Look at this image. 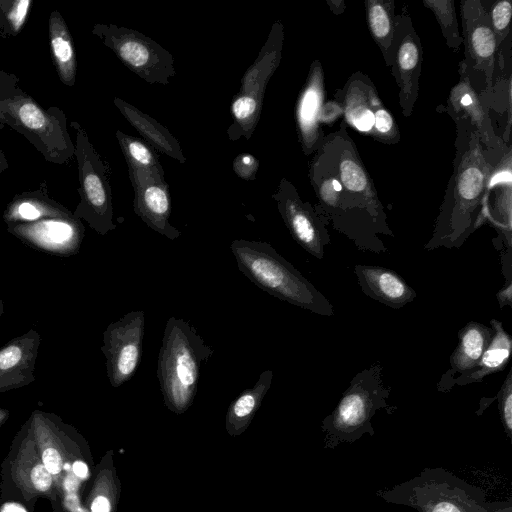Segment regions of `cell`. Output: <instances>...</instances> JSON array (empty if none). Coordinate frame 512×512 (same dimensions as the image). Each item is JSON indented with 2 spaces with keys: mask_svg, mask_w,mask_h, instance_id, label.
<instances>
[{
  "mask_svg": "<svg viewBox=\"0 0 512 512\" xmlns=\"http://www.w3.org/2000/svg\"><path fill=\"white\" fill-rule=\"evenodd\" d=\"M376 496L417 512H512V500L489 501L485 491L442 467H426L418 475Z\"/></svg>",
  "mask_w": 512,
  "mask_h": 512,
  "instance_id": "cell-1",
  "label": "cell"
},
{
  "mask_svg": "<svg viewBox=\"0 0 512 512\" xmlns=\"http://www.w3.org/2000/svg\"><path fill=\"white\" fill-rule=\"evenodd\" d=\"M230 248L238 269L260 289L315 314H335L329 300L269 243L236 239Z\"/></svg>",
  "mask_w": 512,
  "mask_h": 512,
  "instance_id": "cell-2",
  "label": "cell"
},
{
  "mask_svg": "<svg viewBox=\"0 0 512 512\" xmlns=\"http://www.w3.org/2000/svg\"><path fill=\"white\" fill-rule=\"evenodd\" d=\"M189 322L169 317L158 354L156 375L166 405L181 413L192 403L197 392L200 370L213 355Z\"/></svg>",
  "mask_w": 512,
  "mask_h": 512,
  "instance_id": "cell-3",
  "label": "cell"
},
{
  "mask_svg": "<svg viewBox=\"0 0 512 512\" xmlns=\"http://www.w3.org/2000/svg\"><path fill=\"white\" fill-rule=\"evenodd\" d=\"M391 387L383 377L379 362L358 372L333 411L321 422L324 448L335 449L341 443H354L364 434L373 437L372 419L380 410L392 414L397 407L387 402Z\"/></svg>",
  "mask_w": 512,
  "mask_h": 512,
  "instance_id": "cell-4",
  "label": "cell"
},
{
  "mask_svg": "<svg viewBox=\"0 0 512 512\" xmlns=\"http://www.w3.org/2000/svg\"><path fill=\"white\" fill-rule=\"evenodd\" d=\"M72 126L76 132L74 155L80 182V202L73 216L85 220L90 228L104 236L116 229L107 166L91 144L86 131L77 122H72Z\"/></svg>",
  "mask_w": 512,
  "mask_h": 512,
  "instance_id": "cell-5",
  "label": "cell"
},
{
  "mask_svg": "<svg viewBox=\"0 0 512 512\" xmlns=\"http://www.w3.org/2000/svg\"><path fill=\"white\" fill-rule=\"evenodd\" d=\"M92 33L133 73L149 84H168L175 76L174 58L143 33L115 24H96Z\"/></svg>",
  "mask_w": 512,
  "mask_h": 512,
  "instance_id": "cell-6",
  "label": "cell"
},
{
  "mask_svg": "<svg viewBox=\"0 0 512 512\" xmlns=\"http://www.w3.org/2000/svg\"><path fill=\"white\" fill-rule=\"evenodd\" d=\"M0 111L11 119L18 132L27 137L48 161L63 163L75 152L61 111L44 110L26 95L0 100Z\"/></svg>",
  "mask_w": 512,
  "mask_h": 512,
  "instance_id": "cell-7",
  "label": "cell"
},
{
  "mask_svg": "<svg viewBox=\"0 0 512 512\" xmlns=\"http://www.w3.org/2000/svg\"><path fill=\"white\" fill-rule=\"evenodd\" d=\"M144 327V311L136 310L110 323L103 332L101 351L106 359L108 380L114 388L129 381L138 369Z\"/></svg>",
  "mask_w": 512,
  "mask_h": 512,
  "instance_id": "cell-8",
  "label": "cell"
},
{
  "mask_svg": "<svg viewBox=\"0 0 512 512\" xmlns=\"http://www.w3.org/2000/svg\"><path fill=\"white\" fill-rule=\"evenodd\" d=\"M272 198L293 239L306 252L321 260L330 238L320 216L309 203L300 199L294 186L285 178L280 181Z\"/></svg>",
  "mask_w": 512,
  "mask_h": 512,
  "instance_id": "cell-9",
  "label": "cell"
},
{
  "mask_svg": "<svg viewBox=\"0 0 512 512\" xmlns=\"http://www.w3.org/2000/svg\"><path fill=\"white\" fill-rule=\"evenodd\" d=\"M7 231L33 249L54 256L69 257L79 252L85 227L81 220L71 216L11 224L7 225Z\"/></svg>",
  "mask_w": 512,
  "mask_h": 512,
  "instance_id": "cell-10",
  "label": "cell"
},
{
  "mask_svg": "<svg viewBox=\"0 0 512 512\" xmlns=\"http://www.w3.org/2000/svg\"><path fill=\"white\" fill-rule=\"evenodd\" d=\"M134 190L133 210L152 230L170 240L181 232L170 223L171 196L165 175L128 169Z\"/></svg>",
  "mask_w": 512,
  "mask_h": 512,
  "instance_id": "cell-11",
  "label": "cell"
},
{
  "mask_svg": "<svg viewBox=\"0 0 512 512\" xmlns=\"http://www.w3.org/2000/svg\"><path fill=\"white\" fill-rule=\"evenodd\" d=\"M40 334L31 329L0 347V392L34 382Z\"/></svg>",
  "mask_w": 512,
  "mask_h": 512,
  "instance_id": "cell-12",
  "label": "cell"
},
{
  "mask_svg": "<svg viewBox=\"0 0 512 512\" xmlns=\"http://www.w3.org/2000/svg\"><path fill=\"white\" fill-rule=\"evenodd\" d=\"M354 271L362 292L393 309L415 300L417 293L395 271L375 265H355Z\"/></svg>",
  "mask_w": 512,
  "mask_h": 512,
  "instance_id": "cell-13",
  "label": "cell"
},
{
  "mask_svg": "<svg viewBox=\"0 0 512 512\" xmlns=\"http://www.w3.org/2000/svg\"><path fill=\"white\" fill-rule=\"evenodd\" d=\"M493 333L491 327L475 321L468 322L459 330V343L449 358L450 369L437 384L439 391H450L457 376L477 366L491 342Z\"/></svg>",
  "mask_w": 512,
  "mask_h": 512,
  "instance_id": "cell-14",
  "label": "cell"
},
{
  "mask_svg": "<svg viewBox=\"0 0 512 512\" xmlns=\"http://www.w3.org/2000/svg\"><path fill=\"white\" fill-rule=\"evenodd\" d=\"M283 45V25L273 24L268 39L253 64L241 79L239 94L250 96L263 103L266 86L279 65Z\"/></svg>",
  "mask_w": 512,
  "mask_h": 512,
  "instance_id": "cell-15",
  "label": "cell"
},
{
  "mask_svg": "<svg viewBox=\"0 0 512 512\" xmlns=\"http://www.w3.org/2000/svg\"><path fill=\"white\" fill-rule=\"evenodd\" d=\"M113 103L125 119L144 138L145 142L154 150L180 163L186 162V157L183 154L179 141L165 126L119 97H115Z\"/></svg>",
  "mask_w": 512,
  "mask_h": 512,
  "instance_id": "cell-16",
  "label": "cell"
},
{
  "mask_svg": "<svg viewBox=\"0 0 512 512\" xmlns=\"http://www.w3.org/2000/svg\"><path fill=\"white\" fill-rule=\"evenodd\" d=\"M490 327L494 332L493 337L477 366L457 376L452 388L480 382L486 376L502 371L506 367L511 354L512 339L499 320L491 319Z\"/></svg>",
  "mask_w": 512,
  "mask_h": 512,
  "instance_id": "cell-17",
  "label": "cell"
},
{
  "mask_svg": "<svg viewBox=\"0 0 512 512\" xmlns=\"http://www.w3.org/2000/svg\"><path fill=\"white\" fill-rule=\"evenodd\" d=\"M73 213L46 194L35 191L16 195L6 206L3 220L7 225L31 223L45 218L71 217Z\"/></svg>",
  "mask_w": 512,
  "mask_h": 512,
  "instance_id": "cell-18",
  "label": "cell"
},
{
  "mask_svg": "<svg viewBox=\"0 0 512 512\" xmlns=\"http://www.w3.org/2000/svg\"><path fill=\"white\" fill-rule=\"evenodd\" d=\"M322 100L321 73L313 70L303 89L296 109L297 125L305 153H310L319 138L318 118Z\"/></svg>",
  "mask_w": 512,
  "mask_h": 512,
  "instance_id": "cell-19",
  "label": "cell"
},
{
  "mask_svg": "<svg viewBox=\"0 0 512 512\" xmlns=\"http://www.w3.org/2000/svg\"><path fill=\"white\" fill-rule=\"evenodd\" d=\"M49 42L56 71L62 83L73 86L76 79V55L72 37L61 14L54 10L49 17Z\"/></svg>",
  "mask_w": 512,
  "mask_h": 512,
  "instance_id": "cell-20",
  "label": "cell"
},
{
  "mask_svg": "<svg viewBox=\"0 0 512 512\" xmlns=\"http://www.w3.org/2000/svg\"><path fill=\"white\" fill-rule=\"evenodd\" d=\"M115 135L128 169L165 175L155 150L148 143L121 130H117Z\"/></svg>",
  "mask_w": 512,
  "mask_h": 512,
  "instance_id": "cell-21",
  "label": "cell"
},
{
  "mask_svg": "<svg viewBox=\"0 0 512 512\" xmlns=\"http://www.w3.org/2000/svg\"><path fill=\"white\" fill-rule=\"evenodd\" d=\"M272 379L273 372L271 370L263 371L255 385L243 391L233 401L227 415L231 423L245 422L252 417L263 397L268 392Z\"/></svg>",
  "mask_w": 512,
  "mask_h": 512,
  "instance_id": "cell-22",
  "label": "cell"
},
{
  "mask_svg": "<svg viewBox=\"0 0 512 512\" xmlns=\"http://www.w3.org/2000/svg\"><path fill=\"white\" fill-rule=\"evenodd\" d=\"M468 48L471 49L472 57L480 61V64H487L492 60L496 43L492 29L489 25L480 23L474 25L470 32H467Z\"/></svg>",
  "mask_w": 512,
  "mask_h": 512,
  "instance_id": "cell-23",
  "label": "cell"
},
{
  "mask_svg": "<svg viewBox=\"0 0 512 512\" xmlns=\"http://www.w3.org/2000/svg\"><path fill=\"white\" fill-rule=\"evenodd\" d=\"M368 21L374 37L384 44L389 40L392 34V19L381 2H370L368 6Z\"/></svg>",
  "mask_w": 512,
  "mask_h": 512,
  "instance_id": "cell-24",
  "label": "cell"
},
{
  "mask_svg": "<svg viewBox=\"0 0 512 512\" xmlns=\"http://www.w3.org/2000/svg\"><path fill=\"white\" fill-rule=\"evenodd\" d=\"M419 48L415 41L404 39L398 49L397 64L401 80L409 81L416 76L419 66Z\"/></svg>",
  "mask_w": 512,
  "mask_h": 512,
  "instance_id": "cell-25",
  "label": "cell"
},
{
  "mask_svg": "<svg viewBox=\"0 0 512 512\" xmlns=\"http://www.w3.org/2000/svg\"><path fill=\"white\" fill-rule=\"evenodd\" d=\"M495 399L497 400L498 411L504 431L508 439L512 441V370L508 372Z\"/></svg>",
  "mask_w": 512,
  "mask_h": 512,
  "instance_id": "cell-26",
  "label": "cell"
},
{
  "mask_svg": "<svg viewBox=\"0 0 512 512\" xmlns=\"http://www.w3.org/2000/svg\"><path fill=\"white\" fill-rule=\"evenodd\" d=\"M31 5L32 1L30 0L0 2L10 32L17 34L21 31L26 22Z\"/></svg>",
  "mask_w": 512,
  "mask_h": 512,
  "instance_id": "cell-27",
  "label": "cell"
},
{
  "mask_svg": "<svg viewBox=\"0 0 512 512\" xmlns=\"http://www.w3.org/2000/svg\"><path fill=\"white\" fill-rule=\"evenodd\" d=\"M340 177L349 191L365 192L367 178L360 165L351 159H344L340 163Z\"/></svg>",
  "mask_w": 512,
  "mask_h": 512,
  "instance_id": "cell-28",
  "label": "cell"
},
{
  "mask_svg": "<svg viewBox=\"0 0 512 512\" xmlns=\"http://www.w3.org/2000/svg\"><path fill=\"white\" fill-rule=\"evenodd\" d=\"M259 161L249 153L239 154L233 161V170L244 180H254L259 168Z\"/></svg>",
  "mask_w": 512,
  "mask_h": 512,
  "instance_id": "cell-29",
  "label": "cell"
},
{
  "mask_svg": "<svg viewBox=\"0 0 512 512\" xmlns=\"http://www.w3.org/2000/svg\"><path fill=\"white\" fill-rule=\"evenodd\" d=\"M511 3L509 1H500L495 4L492 10V24L496 31L505 30L511 19Z\"/></svg>",
  "mask_w": 512,
  "mask_h": 512,
  "instance_id": "cell-30",
  "label": "cell"
},
{
  "mask_svg": "<svg viewBox=\"0 0 512 512\" xmlns=\"http://www.w3.org/2000/svg\"><path fill=\"white\" fill-rule=\"evenodd\" d=\"M31 480L35 488L39 491L48 490L52 483L51 473L43 464H38L32 469Z\"/></svg>",
  "mask_w": 512,
  "mask_h": 512,
  "instance_id": "cell-31",
  "label": "cell"
},
{
  "mask_svg": "<svg viewBox=\"0 0 512 512\" xmlns=\"http://www.w3.org/2000/svg\"><path fill=\"white\" fill-rule=\"evenodd\" d=\"M43 465L51 474H58L62 469V458L54 448H47L42 455Z\"/></svg>",
  "mask_w": 512,
  "mask_h": 512,
  "instance_id": "cell-32",
  "label": "cell"
},
{
  "mask_svg": "<svg viewBox=\"0 0 512 512\" xmlns=\"http://www.w3.org/2000/svg\"><path fill=\"white\" fill-rule=\"evenodd\" d=\"M353 124L361 131H369L374 126V113L370 109L355 110Z\"/></svg>",
  "mask_w": 512,
  "mask_h": 512,
  "instance_id": "cell-33",
  "label": "cell"
},
{
  "mask_svg": "<svg viewBox=\"0 0 512 512\" xmlns=\"http://www.w3.org/2000/svg\"><path fill=\"white\" fill-rule=\"evenodd\" d=\"M374 125L379 132L386 133L391 130L393 119L386 110L378 109L374 113Z\"/></svg>",
  "mask_w": 512,
  "mask_h": 512,
  "instance_id": "cell-34",
  "label": "cell"
},
{
  "mask_svg": "<svg viewBox=\"0 0 512 512\" xmlns=\"http://www.w3.org/2000/svg\"><path fill=\"white\" fill-rule=\"evenodd\" d=\"M500 308L512 307V281L507 280L506 285L496 294Z\"/></svg>",
  "mask_w": 512,
  "mask_h": 512,
  "instance_id": "cell-35",
  "label": "cell"
},
{
  "mask_svg": "<svg viewBox=\"0 0 512 512\" xmlns=\"http://www.w3.org/2000/svg\"><path fill=\"white\" fill-rule=\"evenodd\" d=\"M91 512H110V502L104 496H97L91 505Z\"/></svg>",
  "mask_w": 512,
  "mask_h": 512,
  "instance_id": "cell-36",
  "label": "cell"
},
{
  "mask_svg": "<svg viewBox=\"0 0 512 512\" xmlns=\"http://www.w3.org/2000/svg\"><path fill=\"white\" fill-rule=\"evenodd\" d=\"M65 506L70 510V512H87L79 505L76 493H66Z\"/></svg>",
  "mask_w": 512,
  "mask_h": 512,
  "instance_id": "cell-37",
  "label": "cell"
},
{
  "mask_svg": "<svg viewBox=\"0 0 512 512\" xmlns=\"http://www.w3.org/2000/svg\"><path fill=\"white\" fill-rule=\"evenodd\" d=\"M72 470L74 475L80 479H86L88 477L87 465L82 461H75Z\"/></svg>",
  "mask_w": 512,
  "mask_h": 512,
  "instance_id": "cell-38",
  "label": "cell"
},
{
  "mask_svg": "<svg viewBox=\"0 0 512 512\" xmlns=\"http://www.w3.org/2000/svg\"><path fill=\"white\" fill-rule=\"evenodd\" d=\"M63 485L66 493H75L79 485V482L75 475L68 474L64 480Z\"/></svg>",
  "mask_w": 512,
  "mask_h": 512,
  "instance_id": "cell-39",
  "label": "cell"
},
{
  "mask_svg": "<svg viewBox=\"0 0 512 512\" xmlns=\"http://www.w3.org/2000/svg\"><path fill=\"white\" fill-rule=\"evenodd\" d=\"M498 182H511V173L509 171H501L496 174L490 181V186L497 184Z\"/></svg>",
  "mask_w": 512,
  "mask_h": 512,
  "instance_id": "cell-40",
  "label": "cell"
},
{
  "mask_svg": "<svg viewBox=\"0 0 512 512\" xmlns=\"http://www.w3.org/2000/svg\"><path fill=\"white\" fill-rule=\"evenodd\" d=\"M1 512H27L22 506L16 503H6L1 508Z\"/></svg>",
  "mask_w": 512,
  "mask_h": 512,
  "instance_id": "cell-41",
  "label": "cell"
},
{
  "mask_svg": "<svg viewBox=\"0 0 512 512\" xmlns=\"http://www.w3.org/2000/svg\"><path fill=\"white\" fill-rule=\"evenodd\" d=\"M8 168V162L3 154V152L0 150V172L4 171Z\"/></svg>",
  "mask_w": 512,
  "mask_h": 512,
  "instance_id": "cell-42",
  "label": "cell"
},
{
  "mask_svg": "<svg viewBox=\"0 0 512 512\" xmlns=\"http://www.w3.org/2000/svg\"><path fill=\"white\" fill-rule=\"evenodd\" d=\"M0 120L6 122L12 128H15L14 123L11 121L9 117H7L4 113L0 111Z\"/></svg>",
  "mask_w": 512,
  "mask_h": 512,
  "instance_id": "cell-43",
  "label": "cell"
},
{
  "mask_svg": "<svg viewBox=\"0 0 512 512\" xmlns=\"http://www.w3.org/2000/svg\"><path fill=\"white\" fill-rule=\"evenodd\" d=\"M4 312V303L3 300L0 298V317L2 316Z\"/></svg>",
  "mask_w": 512,
  "mask_h": 512,
  "instance_id": "cell-44",
  "label": "cell"
},
{
  "mask_svg": "<svg viewBox=\"0 0 512 512\" xmlns=\"http://www.w3.org/2000/svg\"><path fill=\"white\" fill-rule=\"evenodd\" d=\"M64 468H65L66 470H69V469H70V465L67 463V464H65V465H64Z\"/></svg>",
  "mask_w": 512,
  "mask_h": 512,
  "instance_id": "cell-45",
  "label": "cell"
}]
</instances>
